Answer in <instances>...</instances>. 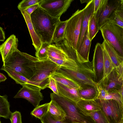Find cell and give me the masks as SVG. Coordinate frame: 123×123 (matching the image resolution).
Returning <instances> with one entry per match:
<instances>
[{
	"label": "cell",
	"instance_id": "45",
	"mask_svg": "<svg viewBox=\"0 0 123 123\" xmlns=\"http://www.w3.org/2000/svg\"><path fill=\"white\" fill-rule=\"evenodd\" d=\"M91 0H80L81 3H83L86 2L87 3L91 1Z\"/></svg>",
	"mask_w": 123,
	"mask_h": 123
},
{
	"label": "cell",
	"instance_id": "42",
	"mask_svg": "<svg viewBox=\"0 0 123 123\" xmlns=\"http://www.w3.org/2000/svg\"><path fill=\"white\" fill-rule=\"evenodd\" d=\"M5 38V34L3 28L0 27V41H4Z\"/></svg>",
	"mask_w": 123,
	"mask_h": 123
},
{
	"label": "cell",
	"instance_id": "29",
	"mask_svg": "<svg viewBox=\"0 0 123 123\" xmlns=\"http://www.w3.org/2000/svg\"><path fill=\"white\" fill-rule=\"evenodd\" d=\"M50 44L49 43L45 42L42 43L39 49L35 53L36 57L39 60L47 59L48 50Z\"/></svg>",
	"mask_w": 123,
	"mask_h": 123
},
{
	"label": "cell",
	"instance_id": "1",
	"mask_svg": "<svg viewBox=\"0 0 123 123\" xmlns=\"http://www.w3.org/2000/svg\"><path fill=\"white\" fill-rule=\"evenodd\" d=\"M31 21L36 34L42 43H52L56 27L60 18L53 17L39 6L30 15Z\"/></svg>",
	"mask_w": 123,
	"mask_h": 123
},
{
	"label": "cell",
	"instance_id": "11",
	"mask_svg": "<svg viewBox=\"0 0 123 123\" xmlns=\"http://www.w3.org/2000/svg\"><path fill=\"white\" fill-rule=\"evenodd\" d=\"M92 62L94 81L98 84L104 77L103 48L102 44L98 43L96 45Z\"/></svg>",
	"mask_w": 123,
	"mask_h": 123
},
{
	"label": "cell",
	"instance_id": "4",
	"mask_svg": "<svg viewBox=\"0 0 123 123\" xmlns=\"http://www.w3.org/2000/svg\"><path fill=\"white\" fill-rule=\"evenodd\" d=\"M100 30L104 40L108 42L123 57V28L108 23L101 27Z\"/></svg>",
	"mask_w": 123,
	"mask_h": 123
},
{
	"label": "cell",
	"instance_id": "51",
	"mask_svg": "<svg viewBox=\"0 0 123 123\" xmlns=\"http://www.w3.org/2000/svg\"><path fill=\"white\" fill-rule=\"evenodd\" d=\"M0 123H1V121H0Z\"/></svg>",
	"mask_w": 123,
	"mask_h": 123
},
{
	"label": "cell",
	"instance_id": "50",
	"mask_svg": "<svg viewBox=\"0 0 123 123\" xmlns=\"http://www.w3.org/2000/svg\"><path fill=\"white\" fill-rule=\"evenodd\" d=\"M121 123H123V122H122Z\"/></svg>",
	"mask_w": 123,
	"mask_h": 123
},
{
	"label": "cell",
	"instance_id": "36",
	"mask_svg": "<svg viewBox=\"0 0 123 123\" xmlns=\"http://www.w3.org/2000/svg\"><path fill=\"white\" fill-rule=\"evenodd\" d=\"M10 119L11 123H22L21 113L18 111L12 112Z\"/></svg>",
	"mask_w": 123,
	"mask_h": 123
},
{
	"label": "cell",
	"instance_id": "30",
	"mask_svg": "<svg viewBox=\"0 0 123 123\" xmlns=\"http://www.w3.org/2000/svg\"><path fill=\"white\" fill-rule=\"evenodd\" d=\"M89 34L91 41L98 31L94 14L90 18L88 25Z\"/></svg>",
	"mask_w": 123,
	"mask_h": 123
},
{
	"label": "cell",
	"instance_id": "21",
	"mask_svg": "<svg viewBox=\"0 0 123 123\" xmlns=\"http://www.w3.org/2000/svg\"><path fill=\"white\" fill-rule=\"evenodd\" d=\"M26 22L31 37L32 45L36 51H38L41 47L42 43L36 34L33 27L31 18L30 15L24 11H20Z\"/></svg>",
	"mask_w": 123,
	"mask_h": 123
},
{
	"label": "cell",
	"instance_id": "38",
	"mask_svg": "<svg viewBox=\"0 0 123 123\" xmlns=\"http://www.w3.org/2000/svg\"><path fill=\"white\" fill-rule=\"evenodd\" d=\"M97 86L98 92V95L97 99H105L108 92L98 84H97Z\"/></svg>",
	"mask_w": 123,
	"mask_h": 123
},
{
	"label": "cell",
	"instance_id": "49",
	"mask_svg": "<svg viewBox=\"0 0 123 123\" xmlns=\"http://www.w3.org/2000/svg\"><path fill=\"white\" fill-rule=\"evenodd\" d=\"M122 122H123V117Z\"/></svg>",
	"mask_w": 123,
	"mask_h": 123
},
{
	"label": "cell",
	"instance_id": "32",
	"mask_svg": "<svg viewBox=\"0 0 123 123\" xmlns=\"http://www.w3.org/2000/svg\"><path fill=\"white\" fill-rule=\"evenodd\" d=\"M40 120L42 123H71L66 120L62 121L56 120L49 111Z\"/></svg>",
	"mask_w": 123,
	"mask_h": 123
},
{
	"label": "cell",
	"instance_id": "41",
	"mask_svg": "<svg viewBox=\"0 0 123 123\" xmlns=\"http://www.w3.org/2000/svg\"><path fill=\"white\" fill-rule=\"evenodd\" d=\"M102 0H93L94 5V13L95 14L98 10Z\"/></svg>",
	"mask_w": 123,
	"mask_h": 123
},
{
	"label": "cell",
	"instance_id": "28",
	"mask_svg": "<svg viewBox=\"0 0 123 123\" xmlns=\"http://www.w3.org/2000/svg\"><path fill=\"white\" fill-rule=\"evenodd\" d=\"M103 46V48L104 78L111 72L114 67L111 59Z\"/></svg>",
	"mask_w": 123,
	"mask_h": 123
},
{
	"label": "cell",
	"instance_id": "22",
	"mask_svg": "<svg viewBox=\"0 0 123 123\" xmlns=\"http://www.w3.org/2000/svg\"><path fill=\"white\" fill-rule=\"evenodd\" d=\"M102 44L111 59L114 68L119 66L123 61V57L120 55L107 41L104 40Z\"/></svg>",
	"mask_w": 123,
	"mask_h": 123
},
{
	"label": "cell",
	"instance_id": "48",
	"mask_svg": "<svg viewBox=\"0 0 123 123\" xmlns=\"http://www.w3.org/2000/svg\"><path fill=\"white\" fill-rule=\"evenodd\" d=\"M121 2L123 4V0H121Z\"/></svg>",
	"mask_w": 123,
	"mask_h": 123
},
{
	"label": "cell",
	"instance_id": "5",
	"mask_svg": "<svg viewBox=\"0 0 123 123\" xmlns=\"http://www.w3.org/2000/svg\"><path fill=\"white\" fill-rule=\"evenodd\" d=\"M84 8L78 10L68 20L64 39L69 45L76 50L80 34Z\"/></svg>",
	"mask_w": 123,
	"mask_h": 123
},
{
	"label": "cell",
	"instance_id": "16",
	"mask_svg": "<svg viewBox=\"0 0 123 123\" xmlns=\"http://www.w3.org/2000/svg\"><path fill=\"white\" fill-rule=\"evenodd\" d=\"M91 41L89 36L88 26L82 43L76 50L77 60L80 64L89 61V56Z\"/></svg>",
	"mask_w": 123,
	"mask_h": 123
},
{
	"label": "cell",
	"instance_id": "10",
	"mask_svg": "<svg viewBox=\"0 0 123 123\" xmlns=\"http://www.w3.org/2000/svg\"><path fill=\"white\" fill-rule=\"evenodd\" d=\"M40 88L32 85H25L19 90L14 98H22L27 100L35 107L39 106L43 96Z\"/></svg>",
	"mask_w": 123,
	"mask_h": 123
},
{
	"label": "cell",
	"instance_id": "39",
	"mask_svg": "<svg viewBox=\"0 0 123 123\" xmlns=\"http://www.w3.org/2000/svg\"><path fill=\"white\" fill-rule=\"evenodd\" d=\"M39 4L32 5L24 10L28 15H30L39 7Z\"/></svg>",
	"mask_w": 123,
	"mask_h": 123
},
{
	"label": "cell",
	"instance_id": "44",
	"mask_svg": "<svg viewBox=\"0 0 123 123\" xmlns=\"http://www.w3.org/2000/svg\"><path fill=\"white\" fill-rule=\"evenodd\" d=\"M118 92L121 96L122 103L123 104V84L121 88L118 91Z\"/></svg>",
	"mask_w": 123,
	"mask_h": 123
},
{
	"label": "cell",
	"instance_id": "15",
	"mask_svg": "<svg viewBox=\"0 0 123 123\" xmlns=\"http://www.w3.org/2000/svg\"><path fill=\"white\" fill-rule=\"evenodd\" d=\"M18 39L15 35H11L0 47L3 63L8 60L18 49Z\"/></svg>",
	"mask_w": 123,
	"mask_h": 123
},
{
	"label": "cell",
	"instance_id": "26",
	"mask_svg": "<svg viewBox=\"0 0 123 123\" xmlns=\"http://www.w3.org/2000/svg\"><path fill=\"white\" fill-rule=\"evenodd\" d=\"M6 95L0 96V117L10 119L12 113L10 110V105Z\"/></svg>",
	"mask_w": 123,
	"mask_h": 123
},
{
	"label": "cell",
	"instance_id": "8",
	"mask_svg": "<svg viewBox=\"0 0 123 123\" xmlns=\"http://www.w3.org/2000/svg\"><path fill=\"white\" fill-rule=\"evenodd\" d=\"M73 0H41L39 6L53 17L60 18L70 6Z\"/></svg>",
	"mask_w": 123,
	"mask_h": 123
},
{
	"label": "cell",
	"instance_id": "12",
	"mask_svg": "<svg viewBox=\"0 0 123 123\" xmlns=\"http://www.w3.org/2000/svg\"><path fill=\"white\" fill-rule=\"evenodd\" d=\"M123 84V80L119 77L114 68L109 74L98 84L108 92H111L118 91Z\"/></svg>",
	"mask_w": 123,
	"mask_h": 123
},
{
	"label": "cell",
	"instance_id": "40",
	"mask_svg": "<svg viewBox=\"0 0 123 123\" xmlns=\"http://www.w3.org/2000/svg\"><path fill=\"white\" fill-rule=\"evenodd\" d=\"M114 68L119 77L123 80V61L119 66Z\"/></svg>",
	"mask_w": 123,
	"mask_h": 123
},
{
	"label": "cell",
	"instance_id": "20",
	"mask_svg": "<svg viewBox=\"0 0 123 123\" xmlns=\"http://www.w3.org/2000/svg\"><path fill=\"white\" fill-rule=\"evenodd\" d=\"M56 83L59 94L76 103L82 99L77 89L68 87L57 81Z\"/></svg>",
	"mask_w": 123,
	"mask_h": 123
},
{
	"label": "cell",
	"instance_id": "7",
	"mask_svg": "<svg viewBox=\"0 0 123 123\" xmlns=\"http://www.w3.org/2000/svg\"><path fill=\"white\" fill-rule=\"evenodd\" d=\"M109 123H121L123 117V105L112 99L95 100Z\"/></svg>",
	"mask_w": 123,
	"mask_h": 123
},
{
	"label": "cell",
	"instance_id": "34",
	"mask_svg": "<svg viewBox=\"0 0 123 123\" xmlns=\"http://www.w3.org/2000/svg\"><path fill=\"white\" fill-rule=\"evenodd\" d=\"M108 23L116 25L123 28V21L116 13V11L109 18Z\"/></svg>",
	"mask_w": 123,
	"mask_h": 123
},
{
	"label": "cell",
	"instance_id": "47",
	"mask_svg": "<svg viewBox=\"0 0 123 123\" xmlns=\"http://www.w3.org/2000/svg\"><path fill=\"white\" fill-rule=\"evenodd\" d=\"M121 6L122 7V8L123 9V4L121 2Z\"/></svg>",
	"mask_w": 123,
	"mask_h": 123
},
{
	"label": "cell",
	"instance_id": "9",
	"mask_svg": "<svg viewBox=\"0 0 123 123\" xmlns=\"http://www.w3.org/2000/svg\"><path fill=\"white\" fill-rule=\"evenodd\" d=\"M60 67L48 59L38 60L36 62L35 73L30 80L36 82L43 81L49 78Z\"/></svg>",
	"mask_w": 123,
	"mask_h": 123
},
{
	"label": "cell",
	"instance_id": "46",
	"mask_svg": "<svg viewBox=\"0 0 123 123\" xmlns=\"http://www.w3.org/2000/svg\"><path fill=\"white\" fill-rule=\"evenodd\" d=\"M72 123H83V122H73Z\"/></svg>",
	"mask_w": 123,
	"mask_h": 123
},
{
	"label": "cell",
	"instance_id": "43",
	"mask_svg": "<svg viewBox=\"0 0 123 123\" xmlns=\"http://www.w3.org/2000/svg\"><path fill=\"white\" fill-rule=\"evenodd\" d=\"M7 79L6 77L2 73H0V82L5 81Z\"/></svg>",
	"mask_w": 123,
	"mask_h": 123
},
{
	"label": "cell",
	"instance_id": "27",
	"mask_svg": "<svg viewBox=\"0 0 123 123\" xmlns=\"http://www.w3.org/2000/svg\"><path fill=\"white\" fill-rule=\"evenodd\" d=\"M50 104V102L35 107L31 111V114L40 119L48 112Z\"/></svg>",
	"mask_w": 123,
	"mask_h": 123
},
{
	"label": "cell",
	"instance_id": "33",
	"mask_svg": "<svg viewBox=\"0 0 123 123\" xmlns=\"http://www.w3.org/2000/svg\"><path fill=\"white\" fill-rule=\"evenodd\" d=\"M41 0H23L18 4V8L20 11H24L35 5L39 4Z\"/></svg>",
	"mask_w": 123,
	"mask_h": 123
},
{
	"label": "cell",
	"instance_id": "6",
	"mask_svg": "<svg viewBox=\"0 0 123 123\" xmlns=\"http://www.w3.org/2000/svg\"><path fill=\"white\" fill-rule=\"evenodd\" d=\"M72 79L80 86L85 84L97 86L95 82L92 63L87 66L74 71L60 67L56 71Z\"/></svg>",
	"mask_w": 123,
	"mask_h": 123
},
{
	"label": "cell",
	"instance_id": "13",
	"mask_svg": "<svg viewBox=\"0 0 123 123\" xmlns=\"http://www.w3.org/2000/svg\"><path fill=\"white\" fill-rule=\"evenodd\" d=\"M121 4V0H109L105 8L98 15L95 17L98 30L108 23L110 17L114 12L119 8Z\"/></svg>",
	"mask_w": 123,
	"mask_h": 123
},
{
	"label": "cell",
	"instance_id": "24",
	"mask_svg": "<svg viewBox=\"0 0 123 123\" xmlns=\"http://www.w3.org/2000/svg\"><path fill=\"white\" fill-rule=\"evenodd\" d=\"M49 111L56 120L62 121L66 120V113L62 107L55 102L51 100Z\"/></svg>",
	"mask_w": 123,
	"mask_h": 123
},
{
	"label": "cell",
	"instance_id": "23",
	"mask_svg": "<svg viewBox=\"0 0 123 123\" xmlns=\"http://www.w3.org/2000/svg\"><path fill=\"white\" fill-rule=\"evenodd\" d=\"M50 76L56 81L68 87L76 89L80 86L71 79L62 73L55 71Z\"/></svg>",
	"mask_w": 123,
	"mask_h": 123
},
{
	"label": "cell",
	"instance_id": "31",
	"mask_svg": "<svg viewBox=\"0 0 123 123\" xmlns=\"http://www.w3.org/2000/svg\"><path fill=\"white\" fill-rule=\"evenodd\" d=\"M89 116L96 123H109L101 109L92 112L90 114Z\"/></svg>",
	"mask_w": 123,
	"mask_h": 123
},
{
	"label": "cell",
	"instance_id": "2",
	"mask_svg": "<svg viewBox=\"0 0 123 123\" xmlns=\"http://www.w3.org/2000/svg\"><path fill=\"white\" fill-rule=\"evenodd\" d=\"M38 60L36 57L18 49L3 63V66L30 80L35 73L36 62Z\"/></svg>",
	"mask_w": 123,
	"mask_h": 123
},
{
	"label": "cell",
	"instance_id": "3",
	"mask_svg": "<svg viewBox=\"0 0 123 123\" xmlns=\"http://www.w3.org/2000/svg\"><path fill=\"white\" fill-rule=\"evenodd\" d=\"M50 97L51 100L63 109L66 114V120L69 122L96 123L91 117L86 116L81 112L77 107L76 102L54 92L50 93Z\"/></svg>",
	"mask_w": 123,
	"mask_h": 123
},
{
	"label": "cell",
	"instance_id": "19",
	"mask_svg": "<svg viewBox=\"0 0 123 123\" xmlns=\"http://www.w3.org/2000/svg\"><path fill=\"white\" fill-rule=\"evenodd\" d=\"M77 90L82 99L95 100L98 95L97 86L85 84L80 86Z\"/></svg>",
	"mask_w": 123,
	"mask_h": 123
},
{
	"label": "cell",
	"instance_id": "17",
	"mask_svg": "<svg viewBox=\"0 0 123 123\" xmlns=\"http://www.w3.org/2000/svg\"><path fill=\"white\" fill-rule=\"evenodd\" d=\"M94 13V2L93 0H91L87 3L84 8V14L82 21L80 32L77 49L82 43L84 37L88 28L90 18L93 15Z\"/></svg>",
	"mask_w": 123,
	"mask_h": 123
},
{
	"label": "cell",
	"instance_id": "25",
	"mask_svg": "<svg viewBox=\"0 0 123 123\" xmlns=\"http://www.w3.org/2000/svg\"><path fill=\"white\" fill-rule=\"evenodd\" d=\"M68 20H60L55 28L52 38V43H55L64 39V36Z\"/></svg>",
	"mask_w": 123,
	"mask_h": 123
},
{
	"label": "cell",
	"instance_id": "18",
	"mask_svg": "<svg viewBox=\"0 0 123 123\" xmlns=\"http://www.w3.org/2000/svg\"><path fill=\"white\" fill-rule=\"evenodd\" d=\"M77 108L81 112L86 116L94 111L101 109L100 105L96 100L82 99L76 103Z\"/></svg>",
	"mask_w": 123,
	"mask_h": 123
},
{
	"label": "cell",
	"instance_id": "37",
	"mask_svg": "<svg viewBox=\"0 0 123 123\" xmlns=\"http://www.w3.org/2000/svg\"><path fill=\"white\" fill-rule=\"evenodd\" d=\"M47 87L50 88L53 92L57 95L59 94L56 81L50 76L49 77V83Z\"/></svg>",
	"mask_w": 123,
	"mask_h": 123
},
{
	"label": "cell",
	"instance_id": "35",
	"mask_svg": "<svg viewBox=\"0 0 123 123\" xmlns=\"http://www.w3.org/2000/svg\"><path fill=\"white\" fill-rule=\"evenodd\" d=\"M114 100L121 105H123L121 96L117 91L108 92L105 99Z\"/></svg>",
	"mask_w": 123,
	"mask_h": 123
},
{
	"label": "cell",
	"instance_id": "14",
	"mask_svg": "<svg viewBox=\"0 0 123 123\" xmlns=\"http://www.w3.org/2000/svg\"><path fill=\"white\" fill-rule=\"evenodd\" d=\"M1 69L6 72L8 76L14 80L16 83L22 86L28 85L39 87L42 90L47 88L49 83V78L41 82L33 81L27 79L14 71L2 66Z\"/></svg>",
	"mask_w": 123,
	"mask_h": 123
}]
</instances>
